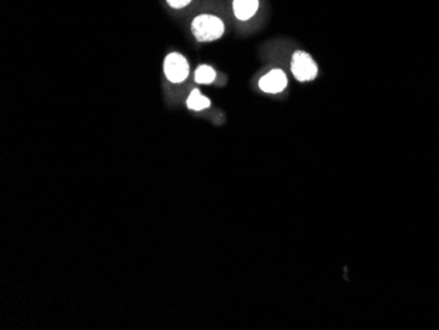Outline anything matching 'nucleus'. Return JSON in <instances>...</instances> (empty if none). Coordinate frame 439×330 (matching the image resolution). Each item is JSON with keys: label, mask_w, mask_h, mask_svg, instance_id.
Returning a JSON list of instances; mask_svg holds the SVG:
<instances>
[{"label": "nucleus", "mask_w": 439, "mask_h": 330, "mask_svg": "<svg viewBox=\"0 0 439 330\" xmlns=\"http://www.w3.org/2000/svg\"><path fill=\"white\" fill-rule=\"evenodd\" d=\"M191 31L197 41L211 43L224 35L225 26L221 18L212 15H200L193 18Z\"/></svg>", "instance_id": "f257e3e1"}, {"label": "nucleus", "mask_w": 439, "mask_h": 330, "mask_svg": "<svg viewBox=\"0 0 439 330\" xmlns=\"http://www.w3.org/2000/svg\"><path fill=\"white\" fill-rule=\"evenodd\" d=\"M291 70L295 78L300 82L312 80L316 78L317 73H318L316 62L312 60V57L308 53L300 52V50L293 54Z\"/></svg>", "instance_id": "f03ea898"}, {"label": "nucleus", "mask_w": 439, "mask_h": 330, "mask_svg": "<svg viewBox=\"0 0 439 330\" xmlns=\"http://www.w3.org/2000/svg\"><path fill=\"white\" fill-rule=\"evenodd\" d=\"M163 70L166 78L173 83H182L190 75V65L179 53H171L167 55Z\"/></svg>", "instance_id": "7ed1b4c3"}, {"label": "nucleus", "mask_w": 439, "mask_h": 330, "mask_svg": "<svg viewBox=\"0 0 439 330\" xmlns=\"http://www.w3.org/2000/svg\"><path fill=\"white\" fill-rule=\"evenodd\" d=\"M287 77L283 70H271L259 80V88L267 94H279L287 87Z\"/></svg>", "instance_id": "20e7f679"}, {"label": "nucleus", "mask_w": 439, "mask_h": 330, "mask_svg": "<svg viewBox=\"0 0 439 330\" xmlns=\"http://www.w3.org/2000/svg\"><path fill=\"white\" fill-rule=\"evenodd\" d=\"M259 7V0H233V11L238 20L246 21L253 18Z\"/></svg>", "instance_id": "39448f33"}, {"label": "nucleus", "mask_w": 439, "mask_h": 330, "mask_svg": "<svg viewBox=\"0 0 439 330\" xmlns=\"http://www.w3.org/2000/svg\"><path fill=\"white\" fill-rule=\"evenodd\" d=\"M211 105V100L202 95V92L196 88L187 99V107L193 111H202L207 110Z\"/></svg>", "instance_id": "423d86ee"}, {"label": "nucleus", "mask_w": 439, "mask_h": 330, "mask_svg": "<svg viewBox=\"0 0 439 330\" xmlns=\"http://www.w3.org/2000/svg\"><path fill=\"white\" fill-rule=\"evenodd\" d=\"M216 79V71L208 65H202L195 71V80L200 85H210Z\"/></svg>", "instance_id": "0eeeda50"}, {"label": "nucleus", "mask_w": 439, "mask_h": 330, "mask_svg": "<svg viewBox=\"0 0 439 330\" xmlns=\"http://www.w3.org/2000/svg\"><path fill=\"white\" fill-rule=\"evenodd\" d=\"M170 7L173 9H183L185 6H188L191 3V0H166Z\"/></svg>", "instance_id": "6e6552de"}]
</instances>
